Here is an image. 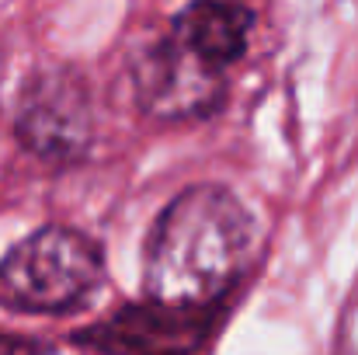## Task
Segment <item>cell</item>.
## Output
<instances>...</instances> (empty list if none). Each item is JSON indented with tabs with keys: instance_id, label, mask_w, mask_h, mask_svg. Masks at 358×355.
Instances as JSON below:
<instances>
[{
	"instance_id": "1",
	"label": "cell",
	"mask_w": 358,
	"mask_h": 355,
	"mask_svg": "<svg viewBox=\"0 0 358 355\" xmlns=\"http://www.w3.org/2000/svg\"><path fill=\"white\" fill-rule=\"evenodd\" d=\"M254 220L223 185H192L164 206L143 254L146 300L167 307H220L247 268Z\"/></svg>"
},
{
	"instance_id": "2",
	"label": "cell",
	"mask_w": 358,
	"mask_h": 355,
	"mask_svg": "<svg viewBox=\"0 0 358 355\" xmlns=\"http://www.w3.org/2000/svg\"><path fill=\"white\" fill-rule=\"evenodd\" d=\"M105 279L98 240L70 227H42L0 261V303L17 314H66Z\"/></svg>"
},
{
	"instance_id": "3",
	"label": "cell",
	"mask_w": 358,
	"mask_h": 355,
	"mask_svg": "<svg viewBox=\"0 0 358 355\" xmlns=\"http://www.w3.org/2000/svg\"><path fill=\"white\" fill-rule=\"evenodd\" d=\"M14 129H17L21 146L42 160H52V164L80 160L94 132L91 95L80 74H73L70 67L35 70L21 84Z\"/></svg>"
},
{
	"instance_id": "4",
	"label": "cell",
	"mask_w": 358,
	"mask_h": 355,
	"mask_svg": "<svg viewBox=\"0 0 358 355\" xmlns=\"http://www.w3.org/2000/svg\"><path fill=\"white\" fill-rule=\"evenodd\" d=\"M136 105L153 118H202L227 102L223 70L167 35L146 46L132 63Z\"/></svg>"
},
{
	"instance_id": "5",
	"label": "cell",
	"mask_w": 358,
	"mask_h": 355,
	"mask_svg": "<svg viewBox=\"0 0 358 355\" xmlns=\"http://www.w3.org/2000/svg\"><path fill=\"white\" fill-rule=\"evenodd\" d=\"M216 307L188 310L167 303H132L73 342L101 355H192L213 331Z\"/></svg>"
},
{
	"instance_id": "6",
	"label": "cell",
	"mask_w": 358,
	"mask_h": 355,
	"mask_svg": "<svg viewBox=\"0 0 358 355\" xmlns=\"http://www.w3.org/2000/svg\"><path fill=\"white\" fill-rule=\"evenodd\" d=\"M254 14L237 0H192L178 11L171 35L181 39L192 53L227 70L247 53Z\"/></svg>"
},
{
	"instance_id": "7",
	"label": "cell",
	"mask_w": 358,
	"mask_h": 355,
	"mask_svg": "<svg viewBox=\"0 0 358 355\" xmlns=\"http://www.w3.org/2000/svg\"><path fill=\"white\" fill-rule=\"evenodd\" d=\"M0 355H52V349L42 342H31V338L0 335Z\"/></svg>"
}]
</instances>
